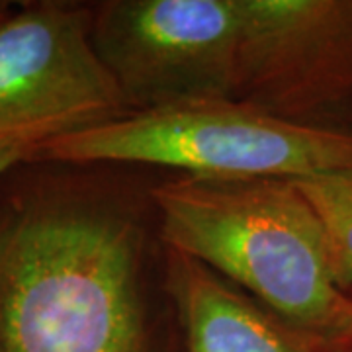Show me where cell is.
Returning a JSON list of instances; mask_svg holds the SVG:
<instances>
[{"instance_id": "1", "label": "cell", "mask_w": 352, "mask_h": 352, "mask_svg": "<svg viewBox=\"0 0 352 352\" xmlns=\"http://www.w3.org/2000/svg\"><path fill=\"white\" fill-rule=\"evenodd\" d=\"M96 168L0 176V352H145V233Z\"/></svg>"}, {"instance_id": "2", "label": "cell", "mask_w": 352, "mask_h": 352, "mask_svg": "<svg viewBox=\"0 0 352 352\" xmlns=\"http://www.w3.org/2000/svg\"><path fill=\"white\" fill-rule=\"evenodd\" d=\"M151 200L164 249L245 288L292 327L319 335L342 309L349 294L294 178L188 175L155 186Z\"/></svg>"}, {"instance_id": "3", "label": "cell", "mask_w": 352, "mask_h": 352, "mask_svg": "<svg viewBox=\"0 0 352 352\" xmlns=\"http://www.w3.org/2000/svg\"><path fill=\"white\" fill-rule=\"evenodd\" d=\"M32 161L307 178L352 168V133L294 126L235 98L196 100L41 141Z\"/></svg>"}, {"instance_id": "4", "label": "cell", "mask_w": 352, "mask_h": 352, "mask_svg": "<svg viewBox=\"0 0 352 352\" xmlns=\"http://www.w3.org/2000/svg\"><path fill=\"white\" fill-rule=\"evenodd\" d=\"M92 43L131 113L233 98L241 0H106Z\"/></svg>"}, {"instance_id": "5", "label": "cell", "mask_w": 352, "mask_h": 352, "mask_svg": "<svg viewBox=\"0 0 352 352\" xmlns=\"http://www.w3.org/2000/svg\"><path fill=\"white\" fill-rule=\"evenodd\" d=\"M92 6L24 4L0 24V139H47L131 113L92 43Z\"/></svg>"}, {"instance_id": "6", "label": "cell", "mask_w": 352, "mask_h": 352, "mask_svg": "<svg viewBox=\"0 0 352 352\" xmlns=\"http://www.w3.org/2000/svg\"><path fill=\"white\" fill-rule=\"evenodd\" d=\"M233 98L294 126L352 133V0H241Z\"/></svg>"}, {"instance_id": "7", "label": "cell", "mask_w": 352, "mask_h": 352, "mask_svg": "<svg viewBox=\"0 0 352 352\" xmlns=\"http://www.w3.org/2000/svg\"><path fill=\"white\" fill-rule=\"evenodd\" d=\"M164 289L186 329L190 352H317L311 335L182 252H164Z\"/></svg>"}, {"instance_id": "8", "label": "cell", "mask_w": 352, "mask_h": 352, "mask_svg": "<svg viewBox=\"0 0 352 352\" xmlns=\"http://www.w3.org/2000/svg\"><path fill=\"white\" fill-rule=\"evenodd\" d=\"M294 182L321 223L331 274L346 294L352 288V168L294 178Z\"/></svg>"}, {"instance_id": "9", "label": "cell", "mask_w": 352, "mask_h": 352, "mask_svg": "<svg viewBox=\"0 0 352 352\" xmlns=\"http://www.w3.org/2000/svg\"><path fill=\"white\" fill-rule=\"evenodd\" d=\"M317 352H352V296L323 333L311 335Z\"/></svg>"}, {"instance_id": "10", "label": "cell", "mask_w": 352, "mask_h": 352, "mask_svg": "<svg viewBox=\"0 0 352 352\" xmlns=\"http://www.w3.org/2000/svg\"><path fill=\"white\" fill-rule=\"evenodd\" d=\"M39 141L34 139H0V176L16 164L32 161L38 151Z\"/></svg>"}, {"instance_id": "11", "label": "cell", "mask_w": 352, "mask_h": 352, "mask_svg": "<svg viewBox=\"0 0 352 352\" xmlns=\"http://www.w3.org/2000/svg\"><path fill=\"white\" fill-rule=\"evenodd\" d=\"M10 6H12L10 2H0V24L12 14V8H10Z\"/></svg>"}]
</instances>
